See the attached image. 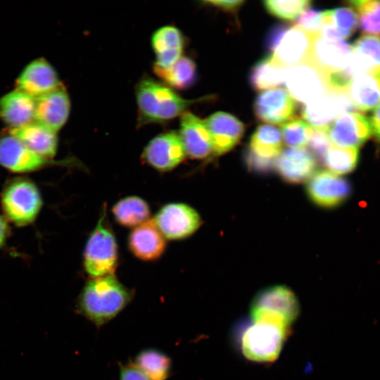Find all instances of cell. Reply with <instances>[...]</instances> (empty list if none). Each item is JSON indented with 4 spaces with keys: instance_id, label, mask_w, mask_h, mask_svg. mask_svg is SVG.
I'll return each mask as SVG.
<instances>
[{
    "instance_id": "cell-1",
    "label": "cell",
    "mask_w": 380,
    "mask_h": 380,
    "mask_svg": "<svg viewBox=\"0 0 380 380\" xmlns=\"http://www.w3.org/2000/svg\"><path fill=\"white\" fill-rule=\"evenodd\" d=\"M134 294L114 274L90 278L80 293L76 310L101 327L120 315L132 302Z\"/></svg>"
},
{
    "instance_id": "cell-2",
    "label": "cell",
    "mask_w": 380,
    "mask_h": 380,
    "mask_svg": "<svg viewBox=\"0 0 380 380\" xmlns=\"http://www.w3.org/2000/svg\"><path fill=\"white\" fill-rule=\"evenodd\" d=\"M137 125L162 124L182 116L197 99H186L172 89L149 77L142 78L136 85Z\"/></svg>"
},
{
    "instance_id": "cell-3",
    "label": "cell",
    "mask_w": 380,
    "mask_h": 380,
    "mask_svg": "<svg viewBox=\"0 0 380 380\" xmlns=\"http://www.w3.org/2000/svg\"><path fill=\"white\" fill-rule=\"evenodd\" d=\"M106 208L103 207L84 248L83 266L90 278L113 274L118 266L117 241L106 220Z\"/></svg>"
},
{
    "instance_id": "cell-4",
    "label": "cell",
    "mask_w": 380,
    "mask_h": 380,
    "mask_svg": "<svg viewBox=\"0 0 380 380\" xmlns=\"http://www.w3.org/2000/svg\"><path fill=\"white\" fill-rule=\"evenodd\" d=\"M300 312L298 300L289 287H267L253 298L250 307L252 321L274 323L287 329L296 320Z\"/></svg>"
},
{
    "instance_id": "cell-5",
    "label": "cell",
    "mask_w": 380,
    "mask_h": 380,
    "mask_svg": "<svg viewBox=\"0 0 380 380\" xmlns=\"http://www.w3.org/2000/svg\"><path fill=\"white\" fill-rule=\"evenodd\" d=\"M241 337L244 357L257 362H270L281 353L289 329L263 321H252Z\"/></svg>"
},
{
    "instance_id": "cell-6",
    "label": "cell",
    "mask_w": 380,
    "mask_h": 380,
    "mask_svg": "<svg viewBox=\"0 0 380 380\" xmlns=\"http://www.w3.org/2000/svg\"><path fill=\"white\" fill-rule=\"evenodd\" d=\"M37 187L31 181L17 179L9 183L1 196L3 210L12 222L25 226L32 222L42 208Z\"/></svg>"
},
{
    "instance_id": "cell-7",
    "label": "cell",
    "mask_w": 380,
    "mask_h": 380,
    "mask_svg": "<svg viewBox=\"0 0 380 380\" xmlns=\"http://www.w3.org/2000/svg\"><path fill=\"white\" fill-rule=\"evenodd\" d=\"M153 220L166 239H185L201 226L198 213L188 204L170 203L160 208Z\"/></svg>"
},
{
    "instance_id": "cell-8",
    "label": "cell",
    "mask_w": 380,
    "mask_h": 380,
    "mask_svg": "<svg viewBox=\"0 0 380 380\" xmlns=\"http://www.w3.org/2000/svg\"><path fill=\"white\" fill-rule=\"evenodd\" d=\"M186 156L179 133L169 131L148 141L143 150L141 160L156 170L165 172L177 167Z\"/></svg>"
},
{
    "instance_id": "cell-9",
    "label": "cell",
    "mask_w": 380,
    "mask_h": 380,
    "mask_svg": "<svg viewBox=\"0 0 380 380\" xmlns=\"http://www.w3.org/2000/svg\"><path fill=\"white\" fill-rule=\"evenodd\" d=\"M285 84L291 97L305 104L329 91L324 74L310 60L289 68Z\"/></svg>"
},
{
    "instance_id": "cell-10",
    "label": "cell",
    "mask_w": 380,
    "mask_h": 380,
    "mask_svg": "<svg viewBox=\"0 0 380 380\" xmlns=\"http://www.w3.org/2000/svg\"><path fill=\"white\" fill-rule=\"evenodd\" d=\"M307 194L312 202L324 208L337 207L343 203L351 191L348 182L330 171L315 172L308 179Z\"/></svg>"
},
{
    "instance_id": "cell-11",
    "label": "cell",
    "mask_w": 380,
    "mask_h": 380,
    "mask_svg": "<svg viewBox=\"0 0 380 380\" xmlns=\"http://www.w3.org/2000/svg\"><path fill=\"white\" fill-rule=\"evenodd\" d=\"M328 134L335 146L358 148L372 135L369 120L359 113H343L328 127Z\"/></svg>"
},
{
    "instance_id": "cell-12",
    "label": "cell",
    "mask_w": 380,
    "mask_h": 380,
    "mask_svg": "<svg viewBox=\"0 0 380 380\" xmlns=\"http://www.w3.org/2000/svg\"><path fill=\"white\" fill-rule=\"evenodd\" d=\"M354 107L347 92L327 91L305 104L302 116L313 128H328L333 120Z\"/></svg>"
},
{
    "instance_id": "cell-13",
    "label": "cell",
    "mask_w": 380,
    "mask_h": 380,
    "mask_svg": "<svg viewBox=\"0 0 380 380\" xmlns=\"http://www.w3.org/2000/svg\"><path fill=\"white\" fill-rule=\"evenodd\" d=\"M352 46L343 40L315 36L309 60L326 75L347 68L351 62Z\"/></svg>"
},
{
    "instance_id": "cell-14",
    "label": "cell",
    "mask_w": 380,
    "mask_h": 380,
    "mask_svg": "<svg viewBox=\"0 0 380 380\" xmlns=\"http://www.w3.org/2000/svg\"><path fill=\"white\" fill-rule=\"evenodd\" d=\"M315 36L298 27H289L271 55L273 62L289 69L308 61Z\"/></svg>"
},
{
    "instance_id": "cell-15",
    "label": "cell",
    "mask_w": 380,
    "mask_h": 380,
    "mask_svg": "<svg viewBox=\"0 0 380 380\" xmlns=\"http://www.w3.org/2000/svg\"><path fill=\"white\" fill-rule=\"evenodd\" d=\"M253 109L260 121L274 125L285 124L292 120L296 103L288 91L278 88L258 94Z\"/></svg>"
},
{
    "instance_id": "cell-16",
    "label": "cell",
    "mask_w": 380,
    "mask_h": 380,
    "mask_svg": "<svg viewBox=\"0 0 380 380\" xmlns=\"http://www.w3.org/2000/svg\"><path fill=\"white\" fill-rule=\"evenodd\" d=\"M70 112V100L62 85L36 98L34 121L58 132L66 123Z\"/></svg>"
},
{
    "instance_id": "cell-17",
    "label": "cell",
    "mask_w": 380,
    "mask_h": 380,
    "mask_svg": "<svg viewBox=\"0 0 380 380\" xmlns=\"http://www.w3.org/2000/svg\"><path fill=\"white\" fill-rule=\"evenodd\" d=\"M17 89L37 98L60 87L54 68L44 58L27 64L17 78Z\"/></svg>"
},
{
    "instance_id": "cell-18",
    "label": "cell",
    "mask_w": 380,
    "mask_h": 380,
    "mask_svg": "<svg viewBox=\"0 0 380 380\" xmlns=\"http://www.w3.org/2000/svg\"><path fill=\"white\" fill-rule=\"evenodd\" d=\"M204 121L211 137L213 153L216 156L234 148L245 131L244 125L238 118L224 112L213 113Z\"/></svg>"
},
{
    "instance_id": "cell-19",
    "label": "cell",
    "mask_w": 380,
    "mask_h": 380,
    "mask_svg": "<svg viewBox=\"0 0 380 380\" xmlns=\"http://www.w3.org/2000/svg\"><path fill=\"white\" fill-rule=\"evenodd\" d=\"M127 246L137 258L148 262L159 259L167 243L153 219H149L132 229L128 236Z\"/></svg>"
},
{
    "instance_id": "cell-20",
    "label": "cell",
    "mask_w": 380,
    "mask_h": 380,
    "mask_svg": "<svg viewBox=\"0 0 380 380\" xmlns=\"http://www.w3.org/2000/svg\"><path fill=\"white\" fill-rule=\"evenodd\" d=\"M179 135L186 154L203 160L213 153V144L205 121L186 111L180 117Z\"/></svg>"
},
{
    "instance_id": "cell-21",
    "label": "cell",
    "mask_w": 380,
    "mask_h": 380,
    "mask_svg": "<svg viewBox=\"0 0 380 380\" xmlns=\"http://www.w3.org/2000/svg\"><path fill=\"white\" fill-rule=\"evenodd\" d=\"M47 163L48 160L11 134L0 139V165L10 171L18 173L33 172Z\"/></svg>"
},
{
    "instance_id": "cell-22",
    "label": "cell",
    "mask_w": 380,
    "mask_h": 380,
    "mask_svg": "<svg viewBox=\"0 0 380 380\" xmlns=\"http://www.w3.org/2000/svg\"><path fill=\"white\" fill-rule=\"evenodd\" d=\"M274 166L283 180L300 184L308 180L315 173L316 159L304 148H286L278 156Z\"/></svg>"
},
{
    "instance_id": "cell-23",
    "label": "cell",
    "mask_w": 380,
    "mask_h": 380,
    "mask_svg": "<svg viewBox=\"0 0 380 380\" xmlns=\"http://www.w3.org/2000/svg\"><path fill=\"white\" fill-rule=\"evenodd\" d=\"M184 45L181 31L175 26L165 25L156 30L151 37L156 56L153 70H165L182 57Z\"/></svg>"
},
{
    "instance_id": "cell-24",
    "label": "cell",
    "mask_w": 380,
    "mask_h": 380,
    "mask_svg": "<svg viewBox=\"0 0 380 380\" xmlns=\"http://www.w3.org/2000/svg\"><path fill=\"white\" fill-rule=\"evenodd\" d=\"M36 98L18 89L0 99V118L11 129L34 121Z\"/></svg>"
},
{
    "instance_id": "cell-25",
    "label": "cell",
    "mask_w": 380,
    "mask_h": 380,
    "mask_svg": "<svg viewBox=\"0 0 380 380\" xmlns=\"http://www.w3.org/2000/svg\"><path fill=\"white\" fill-rule=\"evenodd\" d=\"M10 134L46 160L56 154L58 142L57 133L35 121L11 129Z\"/></svg>"
},
{
    "instance_id": "cell-26",
    "label": "cell",
    "mask_w": 380,
    "mask_h": 380,
    "mask_svg": "<svg viewBox=\"0 0 380 380\" xmlns=\"http://www.w3.org/2000/svg\"><path fill=\"white\" fill-rule=\"evenodd\" d=\"M352 46L350 67L355 75H380V37L363 35Z\"/></svg>"
},
{
    "instance_id": "cell-27",
    "label": "cell",
    "mask_w": 380,
    "mask_h": 380,
    "mask_svg": "<svg viewBox=\"0 0 380 380\" xmlns=\"http://www.w3.org/2000/svg\"><path fill=\"white\" fill-rule=\"evenodd\" d=\"M357 25V15L352 8H336L323 11L319 35L328 39L343 41L355 32Z\"/></svg>"
},
{
    "instance_id": "cell-28",
    "label": "cell",
    "mask_w": 380,
    "mask_h": 380,
    "mask_svg": "<svg viewBox=\"0 0 380 380\" xmlns=\"http://www.w3.org/2000/svg\"><path fill=\"white\" fill-rule=\"evenodd\" d=\"M347 94L355 108L362 112L373 109L380 103V75L355 76Z\"/></svg>"
},
{
    "instance_id": "cell-29",
    "label": "cell",
    "mask_w": 380,
    "mask_h": 380,
    "mask_svg": "<svg viewBox=\"0 0 380 380\" xmlns=\"http://www.w3.org/2000/svg\"><path fill=\"white\" fill-rule=\"evenodd\" d=\"M132 362L150 380H167L172 373V362L170 357L156 348L140 350Z\"/></svg>"
},
{
    "instance_id": "cell-30",
    "label": "cell",
    "mask_w": 380,
    "mask_h": 380,
    "mask_svg": "<svg viewBox=\"0 0 380 380\" xmlns=\"http://www.w3.org/2000/svg\"><path fill=\"white\" fill-rule=\"evenodd\" d=\"M115 222L125 227H136L149 220L151 210L148 203L137 196L120 199L112 208Z\"/></svg>"
},
{
    "instance_id": "cell-31",
    "label": "cell",
    "mask_w": 380,
    "mask_h": 380,
    "mask_svg": "<svg viewBox=\"0 0 380 380\" xmlns=\"http://www.w3.org/2000/svg\"><path fill=\"white\" fill-rule=\"evenodd\" d=\"M281 148L282 136L279 129L270 125H262L251 136L248 149L260 158L276 160Z\"/></svg>"
},
{
    "instance_id": "cell-32",
    "label": "cell",
    "mask_w": 380,
    "mask_h": 380,
    "mask_svg": "<svg viewBox=\"0 0 380 380\" xmlns=\"http://www.w3.org/2000/svg\"><path fill=\"white\" fill-rule=\"evenodd\" d=\"M288 68L273 62L272 56L262 58L251 68L249 82L256 91L276 87L285 83Z\"/></svg>"
},
{
    "instance_id": "cell-33",
    "label": "cell",
    "mask_w": 380,
    "mask_h": 380,
    "mask_svg": "<svg viewBox=\"0 0 380 380\" xmlns=\"http://www.w3.org/2000/svg\"><path fill=\"white\" fill-rule=\"evenodd\" d=\"M153 71L165 84L178 90L190 87L196 80V65L191 58L186 56L180 57L167 70Z\"/></svg>"
},
{
    "instance_id": "cell-34",
    "label": "cell",
    "mask_w": 380,
    "mask_h": 380,
    "mask_svg": "<svg viewBox=\"0 0 380 380\" xmlns=\"http://www.w3.org/2000/svg\"><path fill=\"white\" fill-rule=\"evenodd\" d=\"M360 158L358 148H346L331 146L323 159L328 170L338 175L353 171Z\"/></svg>"
},
{
    "instance_id": "cell-35",
    "label": "cell",
    "mask_w": 380,
    "mask_h": 380,
    "mask_svg": "<svg viewBox=\"0 0 380 380\" xmlns=\"http://www.w3.org/2000/svg\"><path fill=\"white\" fill-rule=\"evenodd\" d=\"M348 4L357 12L360 30L380 37V0H355Z\"/></svg>"
},
{
    "instance_id": "cell-36",
    "label": "cell",
    "mask_w": 380,
    "mask_h": 380,
    "mask_svg": "<svg viewBox=\"0 0 380 380\" xmlns=\"http://www.w3.org/2000/svg\"><path fill=\"white\" fill-rule=\"evenodd\" d=\"M312 127L300 119H292L281 127L283 139L291 148H304L308 143Z\"/></svg>"
},
{
    "instance_id": "cell-37",
    "label": "cell",
    "mask_w": 380,
    "mask_h": 380,
    "mask_svg": "<svg viewBox=\"0 0 380 380\" xmlns=\"http://www.w3.org/2000/svg\"><path fill=\"white\" fill-rule=\"evenodd\" d=\"M311 1L308 0L273 1L263 2L265 9L279 18L291 20L308 8Z\"/></svg>"
},
{
    "instance_id": "cell-38",
    "label": "cell",
    "mask_w": 380,
    "mask_h": 380,
    "mask_svg": "<svg viewBox=\"0 0 380 380\" xmlns=\"http://www.w3.org/2000/svg\"><path fill=\"white\" fill-rule=\"evenodd\" d=\"M310 153L315 159L323 161L324 156L331 144L328 134V128H313L308 143Z\"/></svg>"
},
{
    "instance_id": "cell-39",
    "label": "cell",
    "mask_w": 380,
    "mask_h": 380,
    "mask_svg": "<svg viewBox=\"0 0 380 380\" xmlns=\"http://www.w3.org/2000/svg\"><path fill=\"white\" fill-rule=\"evenodd\" d=\"M323 11L307 8L303 11L296 20L295 25L312 34H319V31L322 25Z\"/></svg>"
},
{
    "instance_id": "cell-40",
    "label": "cell",
    "mask_w": 380,
    "mask_h": 380,
    "mask_svg": "<svg viewBox=\"0 0 380 380\" xmlns=\"http://www.w3.org/2000/svg\"><path fill=\"white\" fill-rule=\"evenodd\" d=\"M244 159L249 169L257 172H267L272 169L275 165L276 160H270L260 158L248 148L244 153Z\"/></svg>"
},
{
    "instance_id": "cell-41",
    "label": "cell",
    "mask_w": 380,
    "mask_h": 380,
    "mask_svg": "<svg viewBox=\"0 0 380 380\" xmlns=\"http://www.w3.org/2000/svg\"><path fill=\"white\" fill-rule=\"evenodd\" d=\"M289 28V27L288 25L284 24H279L272 27L266 37V49L273 53L280 39Z\"/></svg>"
},
{
    "instance_id": "cell-42",
    "label": "cell",
    "mask_w": 380,
    "mask_h": 380,
    "mask_svg": "<svg viewBox=\"0 0 380 380\" xmlns=\"http://www.w3.org/2000/svg\"><path fill=\"white\" fill-rule=\"evenodd\" d=\"M119 380H150L139 371L130 361L120 365L119 369Z\"/></svg>"
},
{
    "instance_id": "cell-43",
    "label": "cell",
    "mask_w": 380,
    "mask_h": 380,
    "mask_svg": "<svg viewBox=\"0 0 380 380\" xmlns=\"http://www.w3.org/2000/svg\"><path fill=\"white\" fill-rule=\"evenodd\" d=\"M203 3L220 8L229 13H236L240 6L243 4V1H222L212 0L205 1Z\"/></svg>"
},
{
    "instance_id": "cell-44",
    "label": "cell",
    "mask_w": 380,
    "mask_h": 380,
    "mask_svg": "<svg viewBox=\"0 0 380 380\" xmlns=\"http://www.w3.org/2000/svg\"><path fill=\"white\" fill-rule=\"evenodd\" d=\"M369 120L372 134L380 142V104L373 111Z\"/></svg>"
},
{
    "instance_id": "cell-45",
    "label": "cell",
    "mask_w": 380,
    "mask_h": 380,
    "mask_svg": "<svg viewBox=\"0 0 380 380\" xmlns=\"http://www.w3.org/2000/svg\"><path fill=\"white\" fill-rule=\"evenodd\" d=\"M8 228L5 220L0 216V247L4 244L8 236Z\"/></svg>"
}]
</instances>
